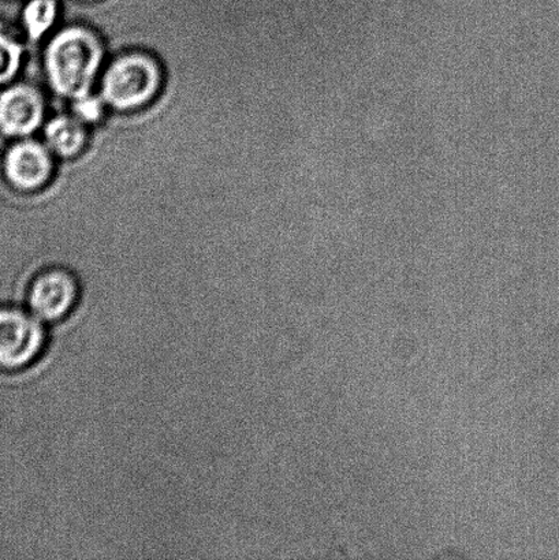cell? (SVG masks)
Returning <instances> with one entry per match:
<instances>
[{
	"mask_svg": "<svg viewBox=\"0 0 559 560\" xmlns=\"http://www.w3.org/2000/svg\"><path fill=\"white\" fill-rule=\"evenodd\" d=\"M107 59L102 37L82 24L60 26L43 47V69L48 90L58 102L91 95Z\"/></svg>",
	"mask_w": 559,
	"mask_h": 560,
	"instance_id": "cell-1",
	"label": "cell"
},
{
	"mask_svg": "<svg viewBox=\"0 0 559 560\" xmlns=\"http://www.w3.org/2000/svg\"><path fill=\"white\" fill-rule=\"evenodd\" d=\"M164 86V70L155 55L128 51L109 59L98 95L109 112L135 113L151 104Z\"/></svg>",
	"mask_w": 559,
	"mask_h": 560,
	"instance_id": "cell-2",
	"label": "cell"
},
{
	"mask_svg": "<svg viewBox=\"0 0 559 560\" xmlns=\"http://www.w3.org/2000/svg\"><path fill=\"white\" fill-rule=\"evenodd\" d=\"M44 322L31 311L0 307V368L20 371L40 359L47 345Z\"/></svg>",
	"mask_w": 559,
	"mask_h": 560,
	"instance_id": "cell-3",
	"label": "cell"
},
{
	"mask_svg": "<svg viewBox=\"0 0 559 560\" xmlns=\"http://www.w3.org/2000/svg\"><path fill=\"white\" fill-rule=\"evenodd\" d=\"M80 296L81 282L75 271L65 266H48L32 279L27 304L42 322L58 323L73 313Z\"/></svg>",
	"mask_w": 559,
	"mask_h": 560,
	"instance_id": "cell-4",
	"label": "cell"
},
{
	"mask_svg": "<svg viewBox=\"0 0 559 560\" xmlns=\"http://www.w3.org/2000/svg\"><path fill=\"white\" fill-rule=\"evenodd\" d=\"M48 101L42 86L20 81L0 92V133L5 139H26L42 128Z\"/></svg>",
	"mask_w": 559,
	"mask_h": 560,
	"instance_id": "cell-5",
	"label": "cell"
},
{
	"mask_svg": "<svg viewBox=\"0 0 559 560\" xmlns=\"http://www.w3.org/2000/svg\"><path fill=\"white\" fill-rule=\"evenodd\" d=\"M55 166L54 153L42 141L25 139L5 148L4 178L16 190L32 194L43 189L53 179Z\"/></svg>",
	"mask_w": 559,
	"mask_h": 560,
	"instance_id": "cell-6",
	"label": "cell"
},
{
	"mask_svg": "<svg viewBox=\"0 0 559 560\" xmlns=\"http://www.w3.org/2000/svg\"><path fill=\"white\" fill-rule=\"evenodd\" d=\"M43 137L58 159H73L84 152L90 141V128L73 114L58 113L44 125Z\"/></svg>",
	"mask_w": 559,
	"mask_h": 560,
	"instance_id": "cell-7",
	"label": "cell"
},
{
	"mask_svg": "<svg viewBox=\"0 0 559 560\" xmlns=\"http://www.w3.org/2000/svg\"><path fill=\"white\" fill-rule=\"evenodd\" d=\"M59 0H27L22 5L21 25L31 44H40L47 33L58 24Z\"/></svg>",
	"mask_w": 559,
	"mask_h": 560,
	"instance_id": "cell-8",
	"label": "cell"
},
{
	"mask_svg": "<svg viewBox=\"0 0 559 560\" xmlns=\"http://www.w3.org/2000/svg\"><path fill=\"white\" fill-rule=\"evenodd\" d=\"M26 46L0 30V85L9 84L24 68Z\"/></svg>",
	"mask_w": 559,
	"mask_h": 560,
	"instance_id": "cell-9",
	"label": "cell"
},
{
	"mask_svg": "<svg viewBox=\"0 0 559 560\" xmlns=\"http://www.w3.org/2000/svg\"><path fill=\"white\" fill-rule=\"evenodd\" d=\"M70 113L84 122L88 128L101 124L109 112L106 102L101 95H91L75 98L69 104Z\"/></svg>",
	"mask_w": 559,
	"mask_h": 560,
	"instance_id": "cell-10",
	"label": "cell"
}]
</instances>
